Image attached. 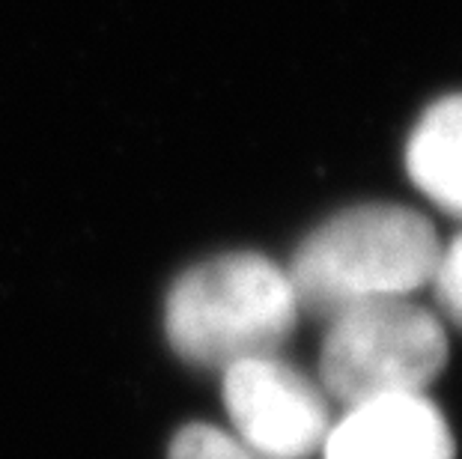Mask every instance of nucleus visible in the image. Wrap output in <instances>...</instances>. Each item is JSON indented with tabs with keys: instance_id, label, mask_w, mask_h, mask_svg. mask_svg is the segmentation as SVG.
I'll return each mask as SVG.
<instances>
[{
	"instance_id": "1",
	"label": "nucleus",
	"mask_w": 462,
	"mask_h": 459,
	"mask_svg": "<svg viewBox=\"0 0 462 459\" xmlns=\"http://www.w3.org/2000/svg\"><path fill=\"white\" fill-rule=\"evenodd\" d=\"M441 253L436 227L397 203H364L319 224L292 253L287 275L299 310L334 319L430 287Z\"/></svg>"
},
{
	"instance_id": "2",
	"label": "nucleus",
	"mask_w": 462,
	"mask_h": 459,
	"mask_svg": "<svg viewBox=\"0 0 462 459\" xmlns=\"http://www.w3.org/2000/svg\"><path fill=\"white\" fill-rule=\"evenodd\" d=\"M299 314L287 269L263 253L236 251L176 278L164 301V331L182 361L227 370L245 358L278 355Z\"/></svg>"
},
{
	"instance_id": "3",
	"label": "nucleus",
	"mask_w": 462,
	"mask_h": 459,
	"mask_svg": "<svg viewBox=\"0 0 462 459\" xmlns=\"http://www.w3.org/2000/svg\"><path fill=\"white\" fill-rule=\"evenodd\" d=\"M448 364V335L415 301H379L328 319L319 388L346 409L391 394H424Z\"/></svg>"
},
{
	"instance_id": "4",
	"label": "nucleus",
	"mask_w": 462,
	"mask_h": 459,
	"mask_svg": "<svg viewBox=\"0 0 462 459\" xmlns=\"http://www.w3.org/2000/svg\"><path fill=\"white\" fill-rule=\"evenodd\" d=\"M224 406L236 433L274 459H308L331 429L328 397L278 355L236 361L224 370Z\"/></svg>"
},
{
	"instance_id": "5",
	"label": "nucleus",
	"mask_w": 462,
	"mask_h": 459,
	"mask_svg": "<svg viewBox=\"0 0 462 459\" xmlns=\"http://www.w3.org/2000/svg\"><path fill=\"white\" fill-rule=\"evenodd\" d=\"M322 459H457L454 433L427 394H391L346 409Z\"/></svg>"
},
{
	"instance_id": "6",
	"label": "nucleus",
	"mask_w": 462,
	"mask_h": 459,
	"mask_svg": "<svg viewBox=\"0 0 462 459\" xmlns=\"http://www.w3.org/2000/svg\"><path fill=\"white\" fill-rule=\"evenodd\" d=\"M406 170L415 188L462 218V93L439 99L406 143Z\"/></svg>"
},
{
	"instance_id": "7",
	"label": "nucleus",
	"mask_w": 462,
	"mask_h": 459,
	"mask_svg": "<svg viewBox=\"0 0 462 459\" xmlns=\"http://www.w3.org/2000/svg\"><path fill=\"white\" fill-rule=\"evenodd\" d=\"M167 459H274L269 454L254 451L239 436L218 429L212 424H189L182 427L171 442Z\"/></svg>"
},
{
	"instance_id": "8",
	"label": "nucleus",
	"mask_w": 462,
	"mask_h": 459,
	"mask_svg": "<svg viewBox=\"0 0 462 459\" xmlns=\"http://www.w3.org/2000/svg\"><path fill=\"white\" fill-rule=\"evenodd\" d=\"M430 287L445 317L462 328V233L450 239L448 245H441Z\"/></svg>"
}]
</instances>
